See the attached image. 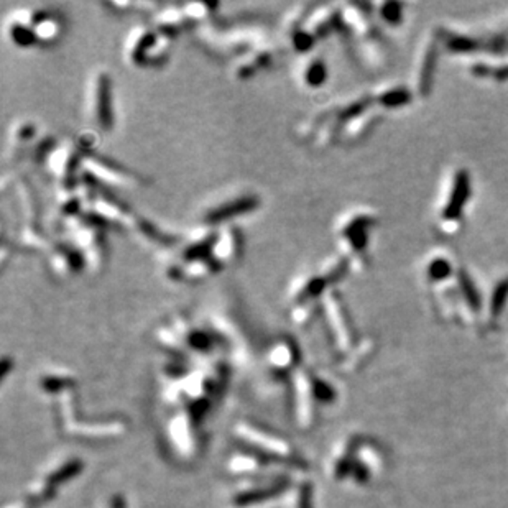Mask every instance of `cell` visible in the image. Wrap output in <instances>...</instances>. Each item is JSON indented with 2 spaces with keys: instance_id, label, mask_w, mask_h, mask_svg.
I'll return each mask as SVG.
<instances>
[{
  "instance_id": "cell-1",
  "label": "cell",
  "mask_w": 508,
  "mask_h": 508,
  "mask_svg": "<svg viewBox=\"0 0 508 508\" xmlns=\"http://www.w3.org/2000/svg\"><path fill=\"white\" fill-rule=\"evenodd\" d=\"M379 223V218L369 209H355L342 216L336 225V235L341 255L347 258L351 268L360 271L367 267V247L370 242V230Z\"/></svg>"
},
{
  "instance_id": "cell-2",
  "label": "cell",
  "mask_w": 508,
  "mask_h": 508,
  "mask_svg": "<svg viewBox=\"0 0 508 508\" xmlns=\"http://www.w3.org/2000/svg\"><path fill=\"white\" fill-rule=\"evenodd\" d=\"M171 38L157 28L139 25L132 28L124 43V58L130 68L157 69L168 63Z\"/></svg>"
},
{
  "instance_id": "cell-3",
  "label": "cell",
  "mask_w": 508,
  "mask_h": 508,
  "mask_svg": "<svg viewBox=\"0 0 508 508\" xmlns=\"http://www.w3.org/2000/svg\"><path fill=\"white\" fill-rule=\"evenodd\" d=\"M84 158L86 153L76 139L55 140L40 163L59 188H74L81 181Z\"/></svg>"
},
{
  "instance_id": "cell-4",
  "label": "cell",
  "mask_w": 508,
  "mask_h": 508,
  "mask_svg": "<svg viewBox=\"0 0 508 508\" xmlns=\"http://www.w3.org/2000/svg\"><path fill=\"white\" fill-rule=\"evenodd\" d=\"M69 234V241L78 247L86 263V270L99 274L104 270L109 255V244H107L106 229L92 220L79 218L66 225Z\"/></svg>"
},
{
  "instance_id": "cell-5",
  "label": "cell",
  "mask_w": 508,
  "mask_h": 508,
  "mask_svg": "<svg viewBox=\"0 0 508 508\" xmlns=\"http://www.w3.org/2000/svg\"><path fill=\"white\" fill-rule=\"evenodd\" d=\"M199 40L202 46L213 55H229L234 59L257 46L268 43L265 31L258 27H237L224 31L202 30Z\"/></svg>"
},
{
  "instance_id": "cell-6",
  "label": "cell",
  "mask_w": 508,
  "mask_h": 508,
  "mask_svg": "<svg viewBox=\"0 0 508 508\" xmlns=\"http://www.w3.org/2000/svg\"><path fill=\"white\" fill-rule=\"evenodd\" d=\"M81 178L91 181L97 188H115V190H132L145 186V180L120 163L101 157L97 152L87 155L83 162Z\"/></svg>"
},
{
  "instance_id": "cell-7",
  "label": "cell",
  "mask_w": 508,
  "mask_h": 508,
  "mask_svg": "<svg viewBox=\"0 0 508 508\" xmlns=\"http://www.w3.org/2000/svg\"><path fill=\"white\" fill-rule=\"evenodd\" d=\"M87 119L99 132H109L114 127V101L112 78L107 69H96L86 87Z\"/></svg>"
},
{
  "instance_id": "cell-8",
  "label": "cell",
  "mask_w": 508,
  "mask_h": 508,
  "mask_svg": "<svg viewBox=\"0 0 508 508\" xmlns=\"http://www.w3.org/2000/svg\"><path fill=\"white\" fill-rule=\"evenodd\" d=\"M260 196L252 191L235 192L216 201L202 211L201 224L211 225V227H223V225L234 224L235 219L242 216L252 214L260 208Z\"/></svg>"
},
{
  "instance_id": "cell-9",
  "label": "cell",
  "mask_w": 508,
  "mask_h": 508,
  "mask_svg": "<svg viewBox=\"0 0 508 508\" xmlns=\"http://www.w3.org/2000/svg\"><path fill=\"white\" fill-rule=\"evenodd\" d=\"M84 218L102 225L104 229L132 230L137 214L109 192L97 190L96 196L87 204Z\"/></svg>"
},
{
  "instance_id": "cell-10",
  "label": "cell",
  "mask_w": 508,
  "mask_h": 508,
  "mask_svg": "<svg viewBox=\"0 0 508 508\" xmlns=\"http://www.w3.org/2000/svg\"><path fill=\"white\" fill-rule=\"evenodd\" d=\"M321 313L326 319L334 346L339 351L349 352L355 344L354 327H352L349 313H347L344 299L339 295V291L331 288L323 296Z\"/></svg>"
},
{
  "instance_id": "cell-11",
  "label": "cell",
  "mask_w": 508,
  "mask_h": 508,
  "mask_svg": "<svg viewBox=\"0 0 508 508\" xmlns=\"http://www.w3.org/2000/svg\"><path fill=\"white\" fill-rule=\"evenodd\" d=\"M469 197H470L469 173L465 171V169H459V171L456 173L453 188H451L449 197L443 208V216H441L439 225H437V230H439L441 235L449 237V235L459 232V219H463L464 208L465 204H467Z\"/></svg>"
},
{
  "instance_id": "cell-12",
  "label": "cell",
  "mask_w": 508,
  "mask_h": 508,
  "mask_svg": "<svg viewBox=\"0 0 508 508\" xmlns=\"http://www.w3.org/2000/svg\"><path fill=\"white\" fill-rule=\"evenodd\" d=\"M220 271H223V268L213 260L211 255L190 258V260L168 258L167 265H164V276L169 281L185 285L202 283V281L220 274Z\"/></svg>"
},
{
  "instance_id": "cell-13",
  "label": "cell",
  "mask_w": 508,
  "mask_h": 508,
  "mask_svg": "<svg viewBox=\"0 0 508 508\" xmlns=\"http://www.w3.org/2000/svg\"><path fill=\"white\" fill-rule=\"evenodd\" d=\"M46 267H48L50 275L59 281L71 280L83 270H86V263H84L81 252L69 239L51 244L48 258H46Z\"/></svg>"
},
{
  "instance_id": "cell-14",
  "label": "cell",
  "mask_w": 508,
  "mask_h": 508,
  "mask_svg": "<svg viewBox=\"0 0 508 508\" xmlns=\"http://www.w3.org/2000/svg\"><path fill=\"white\" fill-rule=\"evenodd\" d=\"M35 43L40 48H51L63 40L66 18L63 13L46 7H28Z\"/></svg>"
},
{
  "instance_id": "cell-15",
  "label": "cell",
  "mask_w": 508,
  "mask_h": 508,
  "mask_svg": "<svg viewBox=\"0 0 508 508\" xmlns=\"http://www.w3.org/2000/svg\"><path fill=\"white\" fill-rule=\"evenodd\" d=\"M244 234L241 227L235 224H227L223 227H218V235L211 247V257L218 265L225 270V268L235 267L244 257Z\"/></svg>"
},
{
  "instance_id": "cell-16",
  "label": "cell",
  "mask_w": 508,
  "mask_h": 508,
  "mask_svg": "<svg viewBox=\"0 0 508 508\" xmlns=\"http://www.w3.org/2000/svg\"><path fill=\"white\" fill-rule=\"evenodd\" d=\"M329 290L331 286L319 275V271H308V274L298 275L291 281L288 301L293 306L303 303H319Z\"/></svg>"
},
{
  "instance_id": "cell-17",
  "label": "cell",
  "mask_w": 508,
  "mask_h": 508,
  "mask_svg": "<svg viewBox=\"0 0 508 508\" xmlns=\"http://www.w3.org/2000/svg\"><path fill=\"white\" fill-rule=\"evenodd\" d=\"M271 64H274V51H271L270 45L263 43L235 58L232 66H230V73L239 81H247V79L255 78L257 74L265 71Z\"/></svg>"
},
{
  "instance_id": "cell-18",
  "label": "cell",
  "mask_w": 508,
  "mask_h": 508,
  "mask_svg": "<svg viewBox=\"0 0 508 508\" xmlns=\"http://www.w3.org/2000/svg\"><path fill=\"white\" fill-rule=\"evenodd\" d=\"M339 25H342L341 10H339L336 6L323 3V6L313 7V10L309 12L303 28L313 36L314 40L319 41L336 31Z\"/></svg>"
},
{
  "instance_id": "cell-19",
  "label": "cell",
  "mask_w": 508,
  "mask_h": 508,
  "mask_svg": "<svg viewBox=\"0 0 508 508\" xmlns=\"http://www.w3.org/2000/svg\"><path fill=\"white\" fill-rule=\"evenodd\" d=\"M327 64L321 55L306 56L299 61L298 68H296V81L301 89H306V91L323 87L327 81Z\"/></svg>"
},
{
  "instance_id": "cell-20",
  "label": "cell",
  "mask_w": 508,
  "mask_h": 508,
  "mask_svg": "<svg viewBox=\"0 0 508 508\" xmlns=\"http://www.w3.org/2000/svg\"><path fill=\"white\" fill-rule=\"evenodd\" d=\"M191 27L195 25L188 18L183 3L181 6L162 7L153 13V28H157L160 33L169 36L171 40Z\"/></svg>"
},
{
  "instance_id": "cell-21",
  "label": "cell",
  "mask_w": 508,
  "mask_h": 508,
  "mask_svg": "<svg viewBox=\"0 0 508 508\" xmlns=\"http://www.w3.org/2000/svg\"><path fill=\"white\" fill-rule=\"evenodd\" d=\"M380 120H382L380 114H377V112L372 109H367L365 112L352 117V119L342 124L341 137H339V140L344 143L360 142V140L369 137V134L380 124Z\"/></svg>"
},
{
  "instance_id": "cell-22",
  "label": "cell",
  "mask_w": 508,
  "mask_h": 508,
  "mask_svg": "<svg viewBox=\"0 0 508 508\" xmlns=\"http://www.w3.org/2000/svg\"><path fill=\"white\" fill-rule=\"evenodd\" d=\"M36 135H38V127L33 120L22 119L13 122L10 130H8V150H12L13 157L23 153V150L31 147L35 143Z\"/></svg>"
},
{
  "instance_id": "cell-23",
  "label": "cell",
  "mask_w": 508,
  "mask_h": 508,
  "mask_svg": "<svg viewBox=\"0 0 508 508\" xmlns=\"http://www.w3.org/2000/svg\"><path fill=\"white\" fill-rule=\"evenodd\" d=\"M298 360V349L293 339L281 337L268 351V364L274 370H290Z\"/></svg>"
},
{
  "instance_id": "cell-24",
  "label": "cell",
  "mask_w": 508,
  "mask_h": 508,
  "mask_svg": "<svg viewBox=\"0 0 508 508\" xmlns=\"http://www.w3.org/2000/svg\"><path fill=\"white\" fill-rule=\"evenodd\" d=\"M437 43H439V38H431L421 58L420 73H418V91H420L421 96H428L431 91L432 74H435L437 61Z\"/></svg>"
},
{
  "instance_id": "cell-25",
  "label": "cell",
  "mask_w": 508,
  "mask_h": 508,
  "mask_svg": "<svg viewBox=\"0 0 508 508\" xmlns=\"http://www.w3.org/2000/svg\"><path fill=\"white\" fill-rule=\"evenodd\" d=\"M349 270H351V265H349V262H347L346 257L334 255V257L326 258V260L321 263V267H319L318 271H319V275H321L323 278L327 281L329 286H332V285H336L337 281H341L342 278H344V275Z\"/></svg>"
},
{
  "instance_id": "cell-26",
  "label": "cell",
  "mask_w": 508,
  "mask_h": 508,
  "mask_svg": "<svg viewBox=\"0 0 508 508\" xmlns=\"http://www.w3.org/2000/svg\"><path fill=\"white\" fill-rule=\"evenodd\" d=\"M411 101V92L407 87H390L374 94V102L383 109H397Z\"/></svg>"
},
{
  "instance_id": "cell-27",
  "label": "cell",
  "mask_w": 508,
  "mask_h": 508,
  "mask_svg": "<svg viewBox=\"0 0 508 508\" xmlns=\"http://www.w3.org/2000/svg\"><path fill=\"white\" fill-rule=\"evenodd\" d=\"M508 301V278H503L500 283L493 290L491 298V306H488V323L495 324L500 319L503 309Z\"/></svg>"
},
{
  "instance_id": "cell-28",
  "label": "cell",
  "mask_w": 508,
  "mask_h": 508,
  "mask_svg": "<svg viewBox=\"0 0 508 508\" xmlns=\"http://www.w3.org/2000/svg\"><path fill=\"white\" fill-rule=\"evenodd\" d=\"M458 276L460 285V295H463L465 304H467L470 311L479 313L481 311V295H479L476 285H474V281L470 280V276L464 270H460Z\"/></svg>"
},
{
  "instance_id": "cell-29",
  "label": "cell",
  "mask_w": 508,
  "mask_h": 508,
  "mask_svg": "<svg viewBox=\"0 0 508 508\" xmlns=\"http://www.w3.org/2000/svg\"><path fill=\"white\" fill-rule=\"evenodd\" d=\"M183 8H185L188 18H190L192 25H199V23L209 20L211 17L216 13V8H218V3H206V2H190L183 3Z\"/></svg>"
},
{
  "instance_id": "cell-30",
  "label": "cell",
  "mask_w": 508,
  "mask_h": 508,
  "mask_svg": "<svg viewBox=\"0 0 508 508\" xmlns=\"http://www.w3.org/2000/svg\"><path fill=\"white\" fill-rule=\"evenodd\" d=\"M318 311H321V301H319V303L295 304V306L291 308V321H293L296 326L306 327L313 323V319L316 318Z\"/></svg>"
},
{
  "instance_id": "cell-31",
  "label": "cell",
  "mask_w": 508,
  "mask_h": 508,
  "mask_svg": "<svg viewBox=\"0 0 508 508\" xmlns=\"http://www.w3.org/2000/svg\"><path fill=\"white\" fill-rule=\"evenodd\" d=\"M426 274H428V280L431 283H439V281L448 280L451 274H453V267H451L449 258L444 257H436L428 263L426 268Z\"/></svg>"
},
{
  "instance_id": "cell-32",
  "label": "cell",
  "mask_w": 508,
  "mask_h": 508,
  "mask_svg": "<svg viewBox=\"0 0 508 508\" xmlns=\"http://www.w3.org/2000/svg\"><path fill=\"white\" fill-rule=\"evenodd\" d=\"M402 8H403L402 3H395V2L382 3V6L379 7V15H380V18H382L383 23H387V25H392V27H397L403 18Z\"/></svg>"
},
{
  "instance_id": "cell-33",
  "label": "cell",
  "mask_w": 508,
  "mask_h": 508,
  "mask_svg": "<svg viewBox=\"0 0 508 508\" xmlns=\"http://www.w3.org/2000/svg\"><path fill=\"white\" fill-rule=\"evenodd\" d=\"M114 508H124V503H122L120 498H119V500H117V498H115V502H114Z\"/></svg>"
}]
</instances>
